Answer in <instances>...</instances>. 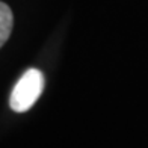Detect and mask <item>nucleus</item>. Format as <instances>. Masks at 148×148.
Wrapping results in <instances>:
<instances>
[{"label": "nucleus", "mask_w": 148, "mask_h": 148, "mask_svg": "<svg viewBox=\"0 0 148 148\" xmlns=\"http://www.w3.org/2000/svg\"><path fill=\"white\" fill-rule=\"evenodd\" d=\"M44 74L36 68H29L18 79L11 92L9 104L14 112H27L38 101L44 91Z\"/></svg>", "instance_id": "nucleus-1"}, {"label": "nucleus", "mask_w": 148, "mask_h": 148, "mask_svg": "<svg viewBox=\"0 0 148 148\" xmlns=\"http://www.w3.org/2000/svg\"><path fill=\"white\" fill-rule=\"evenodd\" d=\"M12 26H14V15L11 8L6 3L0 2V47L11 36Z\"/></svg>", "instance_id": "nucleus-2"}]
</instances>
